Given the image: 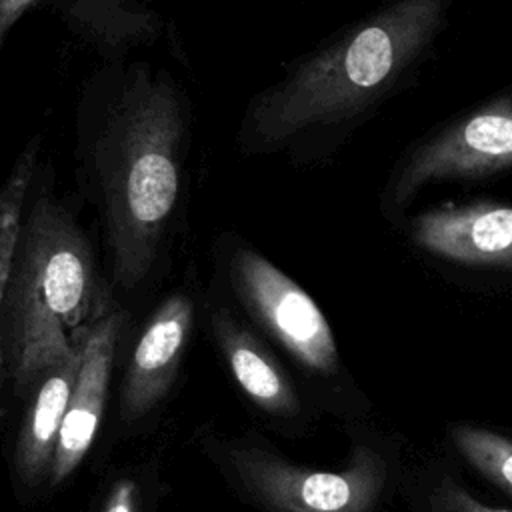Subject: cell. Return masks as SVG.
<instances>
[{"instance_id": "cell-1", "label": "cell", "mask_w": 512, "mask_h": 512, "mask_svg": "<svg viewBox=\"0 0 512 512\" xmlns=\"http://www.w3.org/2000/svg\"><path fill=\"white\" fill-rule=\"evenodd\" d=\"M456 0H382L256 96L242 136L258 148L336 152L416 84L450 28Z\"/></svg>"}, {"instance_id": "cell-2", "label": "cell", "mask_w": 512, "mask_h": 512, "mask_svg": "<svg viewBox=\"0 0 512 512\" xmlns=\"http://www.w3.org/2000/svg\"><path fill=\"white\" fill-rule=\"evenodd\" d=\"M182 144L176 90L142 74L122 94L96 150L112 272L124 288L138 286L158 258L180 196Z\"/></svg>"}, {"instance_id": "cell-3", "label": "cell", "mask_w": 512, "mask_h": 512, "mask_svg": "<svg viewBox=\"0 0 512 512\" xmlns=\"http://www.w3.org/2000/svg\"><path fill=\"white\" fill-rule=\"evenodd\" d=\"M94 296L92 246L72 214L36 196L18 230L4 290L2 350L28 386L74 352Z\"/></svg>"}, {"instance_id": "cell-4", "label": "cell", "mask_w": 512, "mask_h": 512, "mask_svg": "<svg viewBox=\"0 0 512 512\" xmlns=\"http://www.w3.org/2000/svg\"><path fill=\"white\" fill-rule=\"evenodd\" d=\"M342 468L320 470L286 460L252 442H230L222 464L268 512H380L400 490L402 448L378 426L352 420Z\"/></svg>"}, {"instance_id": "cell-5", "label": "cell", "mask_w": 512, "mask_h": 512, "mask_svg": "<svg viewBox=\"0 0 512 512\" xmlns=\"http://www.w3.org/2000/svg\"><path fill=\"white\" fill-rule=\"evenodd\" d=\"M510 170L512 86H506L408 144L384 180L378 208L388 224L398 226L426 188Z\"/></svg>"}, {"instance_id": "cell-6", "label": "cell", "mask_w": 512, "mask_h": 512, "mask_svg": "<svg viewBox=\"0 0 512 512\" xmlns=\"http://www.w3.org/2000/svg\"><path fill=\"white\" fill-rule=\"evenodd\" d=\"M226 268L240 302L302 370L364 398L346 376L324 312L296 280L250 246L232 248Z\"/></svg>"}, {"instance_id": "cell-7", "label": "cell", "mask_w": 512, "mask_h": 512, "mask_svg": "<svg viewBox=\"0 0 512 512\" xmlns=\"http://www.w3.org/2000/svg\"><path fill=\"white\" fill-rule=\"evenodd\" d=\"M420 252L470 270L512 272V204L474 200L428 208L406 220Z\"/></svg>"}, {"instance_id": "cell-8", "label": "cell", "mask_w": 512, "mask_h": 512, "mask_svg": "<svg viewBox=\"0 0 512 512\" xmlns=\"http://www.w3.org/2000/svg\"><path fill=\"white\" fill-rule=\"evenodd\" d=\"M120 328V312H102L78 332L80 366L56 444L50 472L52 482L68 478L96 438L106 404Z\"/></svg>"}, {"instance_id": "cell-9", "label": "cell", "mask_w": 512, "mask_h": 512, "mask_svg": "<svg viewBox=\"0 0 512 512\" xmlns=\"http://www.w3.org/2000/svg\"><path fill=\"white\" fill-rule=\"evenodd\" d=\"M192 324V302L186 294L166 298L140 334L126 366L124 410L142 418L168 392Z\"/></svg>"}, {"instance_id": "cell-10", "label": "cell", "mask_w": 512, "mask_h": 512, "mask_svg": "<svg viewBox=\"0 0 512 512\" xmlns=\"http://www.w3.org/2000/svg\"><path fill=\"white\" fill-rule=\"evenodd\" d=\"M214 340L242 392L266 414L286 420L302 416V398L268 350L228 310L210 316Z\"/></svg>"}, {"instance_id": "cell-11", "label": "cell", "mask_w": 512, "mask_h": 512, "mask_svg": "<svg viewBox=\"0 0 512 512\" xmlns=\"http://www.w3.org/2000/svg\"><path fill=\"white\" fill-rule=\"evenodd\" d=\"M74 342V352L40 376L32 404L22 420L14 462L24 484L50 478L68 398L80 366L78 334Z\"/></svg>"}, {"instance_id": "cell-12", "label": "cell", "mask_w": 512, "mask_h": 512, "mask_svg": "<svg viewBox=\"0 0 512 512\" xmlns=\"http://www.w3.org/2000/svg\"><path fill=\"white\" fill-rule=\"evenodd\" d=\"M400 494L408 512H512L476 496L464 482L456 462L444 456L406 462Z\"/></svg>"}, {"instance_id": "cell-13", "label": "cell", "mask_w": 512, "mask_h": 512, "mask_svg": "<svg viewBox=\"0 0 512 512\" xmlns=\"http://www.w3.org/2000/svg\"><path fill=\"white\" fill-rule=\"evenodd\" d=\"M444 434L470 470L512 500V436L464 420L450 422Z\"/></svg>"}, {"instance_id": "cell-14", "label": "cell", "mask_w": 512, "mask_h": 512, "mask_svg": "<svg viewBox=\"0 0 512 512\" xmlns=\"http://www.w3.org/2000/svg\"><path fill=\"white\" fill-rule=\"evenodd\" d=\"M36 174V152L26 150L18 162L14 164L12 172L4 180L0 188V316H2V302L4 290L10 274L14 244L18 238V230L24 218V208L28 202V194L32 190ZM4 360L2 350V330H0V368Z\"/></svg>"}, {"instance_id": "cell-15", "label": "cell", "mask_w": 512, "mask_h": 512, "mask_svg": "<svg viewBox=\"0 0 512 512\" xmlns=\"http://www.w3.org/2000/svg\"><path fill=\"white\" fill-rule=\"evenodd\" d=\"M102 512H138V486L134 480H116L110 488Z\"/></svg>"}, {"instance_id": "cell-16", "label": "cell", "mask_w": 512, "mask_h": 512, "mask_svg": "<svg viewBox=\"0 0 512 512\" xmlns=\"http://www.w3.org/2000/svg\"><path fill=\"white\" fill-rule=\"evenodd\" d=\"M40 0H0V50L14 24Z\"/></svg>"}]
</instances>
